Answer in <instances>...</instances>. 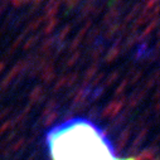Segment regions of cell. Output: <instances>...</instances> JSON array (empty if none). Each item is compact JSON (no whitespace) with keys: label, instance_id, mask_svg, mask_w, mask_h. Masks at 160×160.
Instances as JSON below:
<instances>
[{"label":"cell","instance_id":"2","mask_svg":"<svg viewBox=\"0 0 160 160\" xmlns=\"http://www.w3.org/2000/svg\"><path fill=\"white\" fill-rule=\"evenodd\" d=\"M115 160H134V159H118V158H116Z\"/></svg>","mask_w":160,"mask_h":160},{"label":"cell","instance_id":"1","mask_svg":"<svg viewBox=\"0 0 160 160\" xmlns=\"http://www.w3.org/2000/svg\"><path fill=\"white\" fill-rule=\"evenodd\" d=\"M52 160H115L116 154L106 132L91 120L74 117L47 132Z\"/></svg>","mask_w":160,"mask_h":160}]
</instances>
